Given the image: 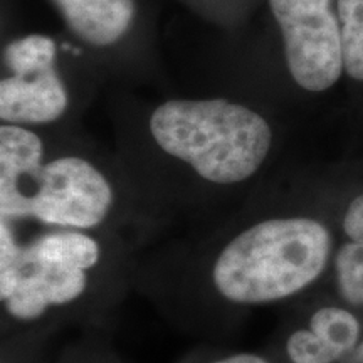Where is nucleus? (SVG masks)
Segmentation results:
<instances>
[{
  "instance_id": "obj_3",
  "label": "nucleus",
  "mask_w": 363,
  "mask_h": 363,
  "mask_svg": "<svg viewBox=\"0 0 363 363\" xmlns=\"http://www.w3.org/2000/svg\"><path fill=\"white\" fill-rule=\"evenodd\" d=\"M140 197L123 165L54 130L0 125V220L111 233Z\"/></svg>"
},
{
  "instance_id": "obj_10",
  "label": "nucleus",
  "mask_w": 363,
  "mask_h": 363,
  "mask_svg": "<svg viewBox=\"0 0 363 363\" xmlns=\"http://www.w3.org/2000/svg\"><path fill=\"white\" fill-rule=\"evenodd\" d=\"M197 363H274L266 353L257 352H227L202 358Z\"/></svg>"
},
{
  "instance_id": "obj_1",
  "label": "nucleus",
  "mask_w": 363,
  "mask_h": 363,
  "mask_svg": "<svg viewBox=\"0 0 363 363\" xmlns=\"http://www.w3.org/2000/svg\"><path fill=\"white\" fill-rule=\"evenodd\" d=\"M335 247L330 197L321 202H262L207 240L192 276L219 310H261L320 291Z\"/></svg>"
},
{
  "instance_id": "obj_12",
  "label": "nucleus",
  "mask_w": 363,
  "mask_h": 363,
  "mask_svg": "<svg viewBox=\"0 0 363 363\" xmlns=\"http://www.w3.org/2000/svg\"><path fill=\"white\" fill-rule=\"evenodd\" d=\"M2 363H21V362H16V360H13V357H12V353H11V352L7 353V350H4Z\"/></svg>"
},
{
  "instance_id": "obj_2",
  "label": "nucleus",
  "mask_w": 363,
  "mask_h": 363,
  "mask_svg": "<svg viewBox=\"0 0 363 363\" xmlns=\"http://www.w3.org/2000/svg\"><path fill=\"white\" fill-rule=\"evenodd\" d=\"M128 138V174L142 169L145 185L169 184L179 194L222 195L249 189L279 152V126L247 101L235 98H169L145 113Z\"/></svg>"
},
{
  "instance_id": "obj_6",
  "label": "nucleus",
  "mask_w": 363,
  "mask_h": 363,
  "mask_svg": "<svg viewBox=\"0 0 363 363\" xmlns=\"http://www.w3.org/2000/svg\"><path fill=\"white\" fill-rule=\"evenodd\" d=\"M294 88L320 96L345 79L337 0H266Z\"/></svg>"
},
{
  "instance_id": "obj_7",
  "label": "nucleus",
  "mask_w": 363,
  "mask_h": 363,
  "mask_svg": "<svg viewBox=\"0 0 363 363\" xmlns=\"http://www.w3.org/2000/svg\"><path fill=\"white\" fill-rule=\"evenodd\" d=\"M330 206L337 247L321 289L363 315V179L331 194Z\"/></svg>"
},
{
  "instance_id": "obj_9",
  "label": "nucleus",
  "mask_w": 363,
  "mask_h": 363,
  "mask_svg": "<svg viewBox=\"0 0 363 363\" xmlns=\"http://www.w3.org/2000/svg\"><path fill=\"white\" fill-rule=\"evenodd\" d=\"M343 35L345 79L363 86V0H337Z\"/></svg>"
},
{
  "instance_id": "obj_5",
  "label": "nucleus",
  "mask_w": 363,
  "mask_h": 363,
  "mask_svg": "<svg viewBox=\"0 0 363 363\" xmlns=\"http://www.w3.org/2000/svg\"><path fill=\"white\" fill-rule=\"evenodd\" d=\"M71 52L56 38L29 33L2 48L0 125L54 130L79 106L69 66Z\"/></svg>"
},
{
  "instance_id": "obj_4",
  "label": "nucleus",
  "mask_w": 363,
  "mask_h": 363,
  "mask_svg": "<svg viewBox=\"0 0 363 363\" xmlns=\"http://www.w3.org/2000/svg\"><path fill=\"white\" fill-rule=\"evenodd\" d=\"M116 234L0 220L4 325L34 330L88 310L118 269Z\"/></svg>"
},
{
  "instance_id": "obj_8",
  "label": "nucleus",
  "mask_w": 363,
  "mask_h": 363,
  "mask_svg": "<svg viewBox=\"0 0 363 363\" xmlns=\"http://www.w3.org/2000/svg\"><path fill=\"white\" fill-rule=\"evenodd\" d=\"M84 51L111 56L125 48L142 22L138 0H48Z\"/></svg>"
},
{
  "instance_id": "obj_11",
  "label": "nucleus",
  "mask_w": 363,
  "mask_h": 363,
  "mask_svg": "<svg viewBox=\"0 0 363 363\" xmlns=\"http://www.w3.org/2000/svg\"><path fill=\"white\" fill-rule=\"evenodd\" d=\"M65 363H115V362H110V358L103 357L101 353H91V352L88 353L84 350V352H76L74 357H72L69 362H65Z\"/></svg>"
}]
</instances>
